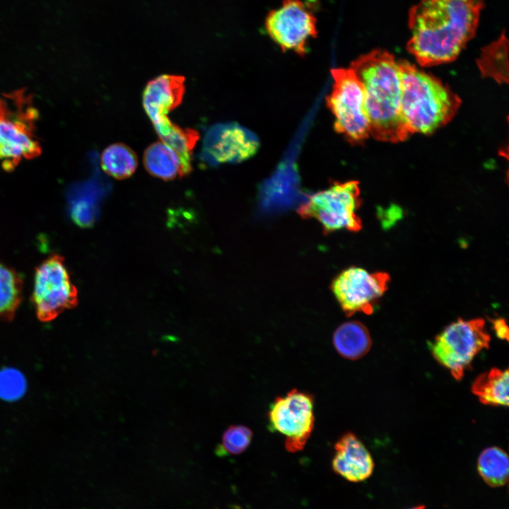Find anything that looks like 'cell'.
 Returning a JSON list of instances; mask_svg holds the SVG:
<instances>
[{
    "instance_id": "cell-23",
    "label": "cell",
    "mask_w": 509,
    "mask_h": 509,
    "mask_svg": "<svg viewBox=\"0 0 509 509\" xmlns=\"http://www.w3.org/2000/svg\"><path fill=\"white\" fill-rule=\"evenodd\" d=\"M27 383L21 371L13 368L0 370V398L13 402L20 399L25 392Z\"/></svg>"
},
{
    "instance_id": "cell-18",
    "label": "cell",
    "mask_w": 509,
    "mask_h": 509,
    "mask_svg": "<svg viewBox=\"0 0 509 509\" xmlns=\"http://www.w3.org/2000/svg\"><path fill=\"white\" fill-rule=\"evenodd\" d=\"M483 76L491 77L498 83H508V40L504 33L485 47L477 60Z\"/></svg>"
},
{
    "instance_id": "cell-6",
    "label": "cell",
    "mask_w": 509,
    "mask_h": 509,
    "mask_svg": "<svg viewBox=\"0 0 509 509\" xmlns=\"http://www.w3.org/2000/svg\"><path fill=\"white\" fill-rule=\"evenodd\" d=\"M331 74L334 83L326 103L334 129L349 142L361 143L370 135L363 86L351 68L333 69Z\"/></svg>"
},
{
    "instance_id": "cell-5",
    "label": "cell",
    "mask_w": 509,
    "mask_h": 509,
    "mask_svg": "<svg viewBox=\"0 0 509 509\" xmlns=\"http://www.w3.org/2000/svg\"><path fill=\"white\" fill-rule=\"evenodd\" d=\"M361 203L358 181L334 182L310 195L297 212L304 219L318 221L324 234L341 229L358 232L362 228V221L356 211Z\"/></svg>"
},
{
    "instance_id": "cell-1",
    "label": "cell",
    "mask_w": 509,
    "mask_h": 509,
    "mask_svg": "<svg viewBox=\"0 0 509 509\" xmlns=\"http://www.w3.org/2000/svg\"><path fill=\"white\" fill-rule=\"evenodd\" d=\"M484 0H421L409 13L408 51L421 66L455 60L478 27Z\"/></svg>"
},
{
    "instance_id": "cell-4",
    "label": "cell",
    "mask_w": 509,
    "mask_h": 509,
    "mask_svg": "<svg viewBox=\"0 0 509 509\" xmlns=\"http://www.w3.org/2000/svg\"><path fill=\"white\" fill-rule=\"evenodd\" d=\"M38 118L33 97L25 88L0 96V164L4 170L11 172L23 160L41 154L36 135Z\"/></svg>"
},
{
    "instance_id": "cell-16",
    "label": "cell",
    "mask_w": 509,
    "mask_h": 509,
    "mask_svg": "<svg viewBox=\"0 0 509 509\" xmlns=\"http://www.w3.org/2000/svg\"><path fill=\"white\" fill-rule=\"evenodd\" d=\"M471 390L484 404L508 406V370L491 368L474 380Z\"/></svg>"
},
{
    "instance_id": "cell-25",
    "label": "cell",
    "mask_w": 509,
    "mask_h": 509,
    "mask_svg": "<svg viewBox=\"0 0 509 509\" xmlns=\"http://www.w3.org/2000/svg\"><path fill=\"white\" fill-rule=\"evenodd\" d=\"M425 508H425L424 505H417V506L412 507V508H406V509H425Z\"/></svg>"
},
{
    "instance_id": "cell-24",
    "label": "cell",
    "mask_w": 509,
    "mask_h": 509,
    "mask_svg": "<svg viewBox=\"0 0 509 509\" xmlns=\"http://www.w3.org/2000/svg\"><path fill=\"white\" fill-rule=\"evenodd\" d=\"M493 330L500 339L508 341V327L503 318H497L491 320Z\"/></svg>"
},
{
    "instance_id": "cell-13",
    "label": "cell",
    "mask_w": 509,
    "mask_h": 509,
    "mask_svg": "<svg viewBox=\"0 0 509 509\" xmlns=\"http://www.w3.org/2000/svg\"><path fill=\"white\" fill-rule=\"evenodd\" d=\"M185 77L163 74L150 81L142 97L144 108L153 127L169 119L167 115L178 107L185 92Z\"/></svg>"
},
{
    "instance_id": "cell-3",
    "label": "cell",
    "mask_w": 509,
    "mask_h": 509,
    "mask_svg": "<svg viewBox=\"0 0 509 509\" xmlns=\"http://www.w3.org/2000/svg\"><path fill=\"white\" fill-rule=\"evenodd\" d=\"M401 110L412 134H430L447 124L457 113L461 100L447 86L406 61H399Z\"/></svg>"
},
{
    "instance_id": "cell-11",
    "label": "cell",
    "mask_w": 509,
    "mask_h": 509,
    "mask_svg": "<svg viewBox=\"0 0 509 509\" xmlns=\"http://www.w3.org/2000/svg\"><path fill=\"white\" fill-rule=\"evenodd\" d=\"M390 279L386 272L369 273L362 268L351 267L335 276L330 288L346 316L359 312L370 315L387 291Z\"/></svg>"
},
{
    "instance_id": "cell-14",
    "label": "cell",
    "mask_w": 509,
    "mask_h": 509,
    "mask_svg": "<svg viewBox=\"0 0 509 509\" xmlns=\"http://www.w3.org/2000/svg\"><path fill=\"white\" fill-rule=\"evenodd\" d=\"M332 461L333 471L351 482L368 479L374 469L371 455L361 440L353 433L342 435L334 444Z\"/></svg>"
},
{
    "instance_id": "cell-9",
    "label": "cell",
    "mask_w": 509,
    "mask_h": 509,
    "mask_svg": "<svg viewBox=\"0 0 509 509\" xmlns=\"http://www.w3.org/2000/svg\"><path fill=\"white\" fill-rule=\"evenodd\" d=\"M314 397L293 389L276 397L267 413V427L285 436V447L290 452L302 450L315 426Z\"/></svg>"
},
{
    "instance_id": "cell-20",
    "label": "cell",
    "mask_w": 509,
    "mask_h": 509,
    "mask_svg": "<svg viewBox=\"0 0 509 509\" xmlns=\"http://www.w3.org/2000/svg\"><path fill=\"white\" fill-rule=\"evenodd\" d=\"M477 469L480 476L488 486H504L508 480L509 472L507 453L498 447L484 449L478 458Z\"/></svg>"
},
{
    "instance_id": "cell-22",
    "label": "cell",
    "mask_w": 509,
    "mask_h": 509,
    "mask_svg": "<svg viewBox=\"0 0 509 509\" xmlns=\"http://www.w3.org/2000/svg\"><path fill=\"white\" fill-rule=\"evenodd\" d=\"M252 431L243 425H231L223 433L221 443L217 447L219 455H237L243 452L250 445Z\"/></svg>"
},
{
    "instance_id": "cell-2",
    "label": "cell",
    "mask_w": 509,
    "mask_h": 509,
    "mask_svg": "<svg viewBox=\"0 0 509 509\" xmlns=\"http://www.w3.org/2000/svg\"><path fill=\"white\" fill-rule=\"evenodd\" d=\"M350 68L362 83L370 135L381 141L399 142L410 133L401 110V78L398 62L382 49L357 58Z\"/></svg>"
},
{
    "instance_id": "cell-7",
    "label": "cell",
    "mask_w": 509,
    "mask_h": 509,
    "mask_svg": "<svg viewBox=\"0 0 509 509\" xmlns=\"http://www.w3.org/2000/svg\"><path fill=\"white\" fill-rule=\"evenodd\" d=\"M490 339L484 320L459 318L437 335L428 346L435 360L460 380L474 358L488 348Z\"/></svg>"
},
{
    "instance_id": "cell-19",
    "label": "cell",
    "mask_w": 509,
    "mask_h": 509,
    "mask_svg": "<svg viewBox=\"0 0 509 509\" xmlns=\"http://www.w3.org/2000/svg\"><path fill=\"white\" fill-rule=\"evenodd\" d=\"M101 167L107 175L119 180L126 179L135 172L138 159L135 152L122 143L107 146L100 157Z\"/></svg>"
},
{
    "instance_id": "cell-17",
    "label": "cell",
    "mask_w": 509,
    "mask_h": 509,
    "mask_svg": "<svg viewBox=\"0 0 509 509\" xmlns=\"http://www.w3.org/2000/svg\"><path fill=\"white\" fill-rule=\"evenodd\" d=\"M144 164L153 176L164 180L182 177L180 160L177 153L163 141L153 143L146 149Z\"/></svg>"
},
{
    "instance_id": "cell-10",
    "label": "cell",
    "mask_w": 509,
    "mask_h": 509,
    "mask_svg": "<svg viewBox=\"0 0 509 509\" xmlns=\"http://www.w3.org/2000/svg\"><path fill=\"white\" fill-rule=\"evenodd\" d=\"M316 25L310 6L301 0H283L265 21L267 33L282 50L293 51L301 56L307 52L308 41L317 37Z\"/></svg>"
},
{
    "instance_id": "cell-21",
    "label": "cell",
    "mask_w": 509,
    "mask_h": 509,
    "mask_svg": "<svg viewBox=\"0 0 509 509\" xmlns=\"http://www.w3.org/2000/svg\"><path fill=\"white\" fill-rule=\"evenodd\" d=\"M23 281L11 267L0 262V319L11 320L22 299Z\"/></svg>"
},
{
    "instance_id": "cell-15",
    "label": "cell",
    "mask_w": 509,
    "mask_h": 509,
    "mask_svg": "<svg viewBox=\"0 0 509 509\" xmlns=\"http://www.w3.org/2000/svg\"><path fill=\"white\" fill-rule=\"evenodd\" d=\"M332 341L337 353L349 360H357L364 356L372 346L367 327L358 321L339 325L333 334Z\"/></svg>"
},
{
    "instance_id": "cell-12",
    "label": "cell",
    "mask_w": 509,
    "mask_h": 509,
    "mask_svg": "<svg viewBox=\"0 0 509 509\" xmlns=\"http://www.w3.org/2000/svg\"><path fill=\"white\" fill-rule=\"evenodd\" d=\"M258 141L249 131L234 124L212 126L206 132L201 158L209 164L235 163L255 154Z\"/></svg>"
},
{
    "instance_id": "cell-8",
    "label": "cell",
    "mask_w": 509,
    "mask_h": 509,
    "mask_svg": "<svg viewBox=\"0 0 509 509\" xmlns=\"http://www.w3.org/2000/svg\"><path fill=\"white\" fill-rule=\"evenodd\" d=\"M31 300L41 322H49L78 304V291L64 259L52 255L36 267Z\"/></svg>"
}]
</instances>
